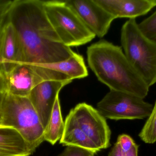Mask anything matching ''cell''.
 <instances>
[{
	"label": "cell",
	"mask_w": 156,
	"mask_h": 156,
	"mask_svg": "<svg viewBox=\"0 0 156 156\" xmlns=\"http://www.w3.org/2000/svg\"><path fill=\"white\" fill-rule=\"evenodd\" d=\"M7 20L19 37L23 56V64L33 69L44 80H63V74L40 68L41 65L64 61L75 53L61 42L49 23L44 1H13Z\"/></svg>",
	"instance_id": "obj_1"
},
{
	"label": "cell",
	"mask_w": 156,
	"mask_h": 156,
	"mask_svg": "<svg viewBox=\"0 0 156 156\" xmlns=\"http://www.w3.org/2000/svg\"><path fill=\"white\" fill-rule=\"evenodd\" d=\"M87 56L90 68L110 90L143 99L147 96L149 87L130 64L121 47L100 40L88 47Z\"/></svg>",
	"instance_id": "obj_2"
},
{
	"label": "cell",
	"mask_w": 156,
	"mask_h": 156,
	"mask_svg": "<svg viewBox=\"0 0 156 156\" xmlns=\"http://www.w3.org/2000/svg\"><path fill=\"white\" fill-rule=\"evenodd\" d=\"M0 125L14 128L34 152L44 141V128L29 98L3 94Z\"/></svg>",
	"instance_id": "obj_3"
},
{
	"label": "cell",
	"mask_w": 156,
	"mask_h": 156,
	"mask_svg": "<svg viewBox=\"0 0 156 156\" xmlns=\"http://www.w3.org/2000/svg\"><path fill=\"white\" fill-rule=\"evenodd\" d=\"M121 42L130 64L150 88L156 83V41L146 36L136 19L122 27Z\"/></svg>",
	"instance_id": "obj_4"
},
{
	"label": "cell",
	"mask_w": 156,
	"mask_h": 156,
	"mask_svg": "<svg viewBox=\"0 0 156 156\" xmlns=\"http://www.w3.org/2000/svg\"><path fill=\"white\" fill-rule=\"evenodd\" d=\"M44 5L49 23L65 45H82L96 36L65 1H44Z\"/></svg>",
	"instance_id": "obj_5"
},
{
	"label": "cell",
	"mask_w": 156,
	"mask_h": 156,
	"mask_svg": "<svg viewBox=\"0 0 156 156\" xmlns=\"http://www.w3.org/2000/svg\"><path fill=\"white\" fill-rule=\"evenodd\" d=\"M153 107L133 94L110 90L97 103V110L110 120H142L149 117Z\"/></svg>",
	"instance_id": "obj_6"
},
{
	"label": "cell",
	"mask_w": 156,
	"mask_h": 156,
	"mask_svg": "<svg viewBox=\"0 0 156 156\" xmlns=\"http://www.w3.org/2000/svg\"><path fill=\"white\" fill-rule=\"evenodd\" d=\"M69 113L79 127L100 150L110 146L111 130L105 118L97 109L82 103L72 109Z\"/></svg>",
	"instance_id": "obj_7"
},
{
	"label": "cell",
	"mask_w": 156,
	"mask_h": 156,
	"mask_svg": "<svg viewBox=\"0 0 156 156\" xmlns=\"http://www.w3.org/2000/svg\"><path fill=\"white\" fill-rule=\"evenodd\" d=\"M65 2L77 14L84 24L99 38L103 37L107 34L112 22L115 19L94 0Z\"/></svg>",
	"instance_id": "obj_8"
},
{
	"label": "cell",
	"mask_w": 156,
	"mask_h": 156,
	"mask_svg": "<svg viewBox=\"0 0 156 156\" xmlns=\"http://www.w3.org/2000/svg\"><path fill=\"white\" fill-rule=\"evenodd\" d=\"M72 82L69 81L45 80L37 85L29 95V100L45 128L56 99L63 87Z\"/></svg>",
	"instance_id": "obj_9"
},
{
	"label": "cell",
	"mask_w": 156,
	"mask_h": 156,
	"mask_svg": "<svg viewBox=\"0 0 156 156\" xmlns=\"http://www.w3.org/2000/svg\"><path fill=\"white\" fill-rule=\"evenodd\" d=\"M23 62L19 37L14 27L6 20L0 30V68L5 75Z\"/></svg>",
	"instance_id": "obj_10"
},
{
	"label": "cell",
	"mask_w": 156,
	"mask_h": 156,
	"mask_svg": "<svg viewBox=\"0 0 156 156\" xmlns=\"http://www.w3.org/2000/svg\"><path fill=\"white\" fill-rule=\"evenodd\" d=\"M6 93L14 96L28 98L32 90L43 78L33 69L21 64L5 75Z\"/></svg>",
	"instance_id": "obj_11"
},
{
	"label": "cell",
	"mask_w": 156,
	"mask_h": 156,
	"mask_svg": "<svg viewBox=\"0 0 156 156\" xmlns=\"http://www.w3.org/2000/svg\"><path fill=\"white\" fill-rule=\"evenodd\" d=\"M115 19H136L156 6V0H94Z\"/></svg>",
	"instance_id": "obj_12"
},
{
	"label": "cell",
	"mask_w": 156,
	"mask_h": 156,
	"mask_svg": "<svg viewBox=\"0 0 156 156\" xmlns=\"http://www.w3.org/2000/svg\"><path fill=\"white\" fill-rule=\"evenodd\" d=\"M33 153L16 130L0 125V156H29Z\"/></svg>",
	"instance_id": "obj_13"
},
{
	"label": "cell",
	"mask_w": 156,
	"mask_h": 156,
	"mask_svg": "<svg viewBox=\"0 0 156 156\" xmlns=\"http://www.w3.org/2000/svg\"><path fill=\"white\" fill-rule=\"evenodd\" d=\"M59 141L64 146L81 147L95 153L101 151L79 127L69 113L66 118L64 133Z\"/></svg>",
	"instance_id": "obj_14"
},
{
	"label": "cell",
	"mask_w": 156,
	"mask_h": 156,
	"mask_svg": "<svg viewBox=\"0 0 156 156\" xmlns=\"http://www.w3.org/2000/svg\"><path fill=\"white\" fill-rule=\"evenodd\" d=\"M41 69H48L67 76L73 80L88 76V71L83 57L75 52L68 59L53 64L40 66Z\"/></svg>",
	"instance_id": "obj_15"
},
{
	"label": "cell",
	"mask_w": 156,
	"mask_h": 156,
	"mask_svg": "<svg viewBox=\"0 0 156 156\" xmlns=\"http://www.w3.org/2000/svg\"><path fill=\"white\" fill-rule=\"evenodd\" d=\"M65 130V122L61 113L59 96L57 97L48 123L44 129V141L54 145L62 138Z\"/></svg>",
	"instance_id": "obj_16"
},
{
	"label": "cell",
	"mask_w": 156,
	"mask_h": 156,
	"mask_svg": "<svg viewBox=\"0 0 156 156\" xmlns=\"http://www.w3.org/2000/svg\"><path fill=\"white\" fill-rule=\"evenodd\" d=\"M138 136L146 143L153 144L156 142V100L153 111Z\"/></svg>",
	"instance_id": "obj_17"
},
{
	"label": "cell",
	"mask_w": 156,
	"mask_h": 156,
	"mask_svg": "<svg viewBox=\"0 0 156 156\" xmlns=\"http://www.w3.org/2000/svg\"><path fill=\"white\" fill-rule=\"evenodd\" d=\"M140 31L148 38L156 39V11L150 16L138 24Z\"/></svg>",
	"instance_id": "obj_18"
},
{
	"label": "cell",
	"mask_w": 156,
	"mask_h": 156,
	"mask_svg": "<svg viewBox=\"0 0 156 156\" xmlns=\"http://www.w3.org/2000/svg\"><path fill=\"white\" fill-rule=\"evenodd\" d=\"M96 153L81 147L67 146L62 153L58 156H94Z\"/></svg>",
	"instance_id": "obj_19"
},
{
	"label": "cell",
	"mask_w": 156,
	"mask_h": 156,
	"mask_svg": "<svg viewBox=\"0 0 156 156\" xmlns=\"http://www.w3.org/2000/svg\"><path fill=\"white\" fill-rule=\"evenodd\" d=\"M116 142L119 144L125 154L128 153L136 143L133 138L126 134L119 136Z\"/></svg>",
	"instance_id": "obj_20"
},
{
	"label": "cell",
	"mask_w": 156,
	"mask_h": 156,
	"mask_svg": "<svg viewBox=\"0 0 156 156\" xmlns=\"http://www.w3.org/2000/svg\"><path fill=\"white\" fill-rule=\"evenodd\" d=\"M12 1L0 0V30L7 20V16Z\"/></svg>",
	"instance_id": "obj_21"
},
{
	"label": "cell",
	"mask_w": 156,
	"mask_h": 156,
	"mask_svg": "<svg viewBox=\"0 0 156 156\" xmlns=\"http://www.w3.org/2000/svg\"><path fill=\"white\" fill-rule=\"evenodd\" d=\"M6 92V79L5 74L0 68V94Z\"/></svg>",
	"instance_id": "obj_22"
},
{
	"label": "cell",
	"mask_w": 156,
	"mask_h": 156,
	"mask_svg": "<svg viewBox=\"0 0 156 156\" xmlns=\"http://www.w3.org/2000/svg\"><path fill=\"white\" fill-rule=\"evenodd\" d=\"M109 156H125L121 147L116 142L109 154Z\"/></svg>",
	"instance_id": "obj_23"
},
{
	"label": "cell",
	"mask_w": 156,
	"mask_h": 156,
	"mask_svg": "<svg viewBox=\"0 0 156 156\" xmlns=\"http://www.w3.org/2000/svg\"><path fill=\"white\" fill-rule=\"evenodd\" d=\"M138 148L139 146L135 144L132 149L128 152L125 154V156H138Z\"/></svg>",
	"instance_id": "obj_24"
},
{
	"label": "cell",
	"mask_w": 156,
	"mask_h": 156,
	"mask_svg": "<svg viewBox=\"0 0 156 156\" xmlns=\"http://www.w3.org/2000/svg\"><path fill=\"white\" fill-rule=\"evenodd\" d=\"M3 94H0V111H1V104L2 100Z\"/></svg>",
	"instance_id": "obj_25"
}]
</instances>
